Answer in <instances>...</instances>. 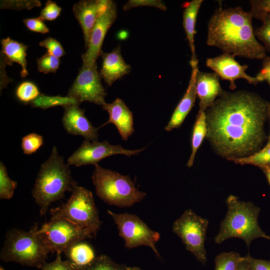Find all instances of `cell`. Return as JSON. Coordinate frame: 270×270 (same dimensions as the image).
<instances>
[{
  "mask_svg": "<svg viewBox=\"0 0 270 270\" xmlns=\"http://www.w3.org/2000/svg\"><path fill=\"white\" fill-rule=\"evenodd\" d=\"M269 104L254 92L224 91L206 111V138L215 152L231 161L262 149Z\"/></svg>",
  "mask_w": 270,
  "mask_h": 270,
  "instance_id": "1",
  "label": "cell"
},
{
  "mask_svg": "<svg viewBox=\"0 0 270 270\" xmlns=\"http://www.w3.org/2000/svg\"><path fill=\"white\" fill-rule=\"evenodd\" d=\"M250 12L237 6L216 8L208 23L206 44L223 53L251 60L264 59L266 50L256 40Z\"/></svg>",
  "mask_w": 270,
  "mask_h": 270,
  "instance_id": "2",
  "label": "cell"
},
{
  "mask_svg": "<svg viewBox=\"0 0 270 270\" xmlns=\"http://www.w3.org/2000/svg\"><path fill=\"white\" fill-rule=\"evenodd\" d=\"M69 166L54 146L50 156L40 166L32 190L41 216L46 213L52 202L62 198L66 192H72L78 184L72 177Z\"/></svg>",
  "mask_w": 270,
  "mask_h": 270,
  "instance_id": "3",
  "label": "cell"
},
{
  "mask_svg": "<svg viewBox=\"0 0 270 270\" xmlns=\"http://www.w3.org/2000/svg\"><path fill=\"white\" fill-rule=\"evenodd\" d=\"M228 211L220 224V230L214 238V242L220 244L232 238L244 240L249 248L254 239L269 236L260 228L258 224L260 208L252 202H244L234 195H230L226 200Z\"/></svg>",
  "mask_w": 270,
  "mask_h": 270,
  "instance_id": "4",
  "label": "cell"
},
{
  "mask_svg": "<svg viewBox=\"0 0 270 270\" xmlns=\"http://www.w3.org/2000/svg\"><path fill=\"white\" fill-rule=\"evenodd\" d=\"M38 229L36 224L28 231L12 228L8 232L0 252L1 260L41 268L50 252Z\"/></svg>",
  "mask_w": 270,
  "mask_h": 270,
  "instance_id": "5",
  "label": "cell"
},
{
  "mask_svg": "<svg viewBox=\"0 0 270 270\" xmlns=\"http://www.w3.org/2000/svg\"><path fill=\"white\" fill-rule=\"evenodd\" d=\"M96 195L104 202L119 208H128L140 202L146 194L135 186L127 175L98 164L95 166L92 176Z\"/></svg>",
  "mask_w": 270,
  "mask_h": 270,
  "instance_id": "6",
  "label": "cell"
},
{
  "mask_svg": "<svg viewBox=\"0 0 270 270\" xmlns=\"http://www.w3.org/2000/svg\"><path fill=\"white\" fill-rule=\"evenodd\" d=\"M51 217L66 218L96 236L102 224L92 192L78 184L64 204L50 210Z\"/></svg>",
  "mask_w": 270,
  "mask_h": 270,
  "instance_id": "7",
  "label": "cell"
},
{
  "mask_svg": "<svg viewBox=\"0 0 270 270\" xmlns=\"http://www.w3.org/2000/svg\"><path fill=\"white\" fill-rule=\"evenodd\" d=\"M38 232L50 252H64L72 244L94 236L92 232L82 228L68 220L60 217H51Z\"/></svg>",
  "mask_w": 270,
  "mask_h": 270,
  "instance_id": "8",
  "label": "cell"
},
{
  "mask_svg": "<svg viewBox=\"0 0 270 270\" xmlns=\"http://www.w3.org/2000/svg\"><path fill=\"white\" fill-rule=\"evenodd\" d=\"M208 225L207 219L187 209L172 226L173 232L182 240L186 250L203 264L207 262L204 241Z\"/></svg>",
  "mask_w": 270,
  "mask_h": 270,
  "instance_id": "9",
  "label": "cell"
},
{
  "mask_svg": "<svg viewBox=\"0 0 270 270\" xmlns=\"http://www.w3.org/2000/svg\"><path fill=\"white\" fill-rule=\"evenodd\" d=\"M117 226L119 236L124 242V246L132 248L141 246H148L160 258L156 244L160 238V234L152 230L135 214L124 212L117 214L108 210Z\"/></svg>",
  "mask_w": 270,
  "mask_h": 270,
  "instance_id": "10",
  "label": "cell"
},
{
  "mask_svg": "<svg viewBox=\"0 0 270 270\" xmlns=\"http://www.w3.org/2000/svg\"><path fill=\"white\" fill-rule=\"evenodd\" d=\"M146 148L128 150L120 145H113L107 140L102 142L84 140L81 146L68 158L67 164L80 166L88 164L98 165L102 160L113 155L124 154L128 156L137 155Z\"/></svg>",
  "mask_w": 270,
  "mask_h": 270,
  "instance_id": "11",
  "label": "cell"
},
{
  "mask_svg": "<svg viewBox=\"0 0 270 270\" xmlns=\"http://www.w3.org/2000/svg\"><path fill=\"white\" fill-rule=\"evenodd\" d=\"M101 78L96 64L90 66H82L68 96L74 98L80 104L88 102L103 106L106 104V94Z\"/></svg>",
  "mask_w": 270,
  "mask_h": 270,
  "instance_id": "12",
  "label": "cell"
},
{
  "mask_svg": "<svg viewBox=\"0 0 270 270\" xmlns=\"http://www.w3.org/2000/svg\"><path fill=\"white\" fill-rule=\"evenodd\" d=\"M117 7L112 0H108L106 6L98 17L92 30L86 52L82 54V65L90 66L96 64L102 52L104 37L117 17Z\"/></svg>",
  "mask_w": 270,
  "mask_h": 270,
  "instance_id": "13",
  "label": "cell"
},
{
  "mask_svg": "<svg viewBox=\"0 0 270 270\" xmlns=\"http://www.w3.org/2000/svg\"><path fill=\"white\" fill-rule=\"evenodd\" d=\"M234 56L233 54L223 53L214 58H207L206 66L212 70L222 80H228L231 90L236 89L235 81L239 78L244 79L254 85L258 83L256 77L251 76L246 72L248 66L240 64L235 60Z\"/></svg>",
  "mask_w": 270,
  "mask_h": 270,
  "instance_id": "14",
  "label": "cell"
},
{
  "mask_svg": "<svg viewBox=\"0 0 270 270\" xmlns=\"http://www.w3.org/2000/svg\"><path fill=\"white\" fill-rule=\"evenodd\" d=\"M62 122L70 134L83 136L85 140L98 141L99 128H95L84 114V110L78 104L66 106Z\"/></svg>",
  "mask_w": 270,
  "mask_h": 270,
  "instance_id": "15",
  "label": "cell"
},
{
  "mask_svg": "<svg viewBox=\"0 0 270 270\" xmlns=\"http://www.w3.org/2000/svg\"><path fill=\"white\" fill-rule=\"evenodd\" d=\"M108 2V0H84L74 5L73 12L82 28L86 49L92 30Z\"/></svg>",
  "mask_w": 270,
  "mask_h": 270,
  "instance_id": "16",
  "label": "cell"
},
{
  "mask_svg": "<svg viewBox=\"0 0 270 270\" xmlns=\"http://www.w3.org/2000/svg\"><path fill=\"white\" fill-rule=\"evenodd\" d=\"M219 78V76L215 72L198 70L196 76V92L200 100L198 111L206 112L213 106L216 98H219L224 92Z\"/></svg>",
  "mask_w": 270,
  "mask_h": 270,
  "instance_id": "17",
  "label": "cell"
},
{
  "mask_svg": "<svg viewBox=\"0 0 270 270\" xmlns=\"http://www.w3.org/2000/svg\"><path fill=\"white\" fill-rule=\"evenodd\" d=\"M102 107L104 110L108 112L109 118L100 127L110 123L113 124L122 138L124 140H128L134 132L132 112L120 98H116L111 103H106Z\"/></svg>",
  "mask_w": 270,
  "mask_h": 270,
  "instance_id": "18",
  "label": "cell"
},
{
  "mask_svg": "<svg viewBox=\"0 0 270 270\" xmlns=\"http://www.w3.org/2000/svg\"><path fill=\"white\" fill-rule=\"evenodd\" d=\"M100 56L102 58V64L100 74L109 86L130 72L131 66L122 56L120 46L110 52L102 51Z\"/></svg>",
  "mask_w": 270,
  "mask_h": 270,
  "instance_id": "19",
  "label": "cell"
},
{
  "mask_svg": "<svg viewBox=\"0 0 270 270\" xmlns=\"http://www.w3.org/2000/svg\"><path fill=\"white\" fill-rule=\"evenodd\" d=\"M198 70V66L192 68V73L188 88L165 127L166 131H170L174 128H180L194 106L196 96V76Z\"/></svg>",
  "mask_w": 270,
  "mask_h": 270,
  "instance_id": "20",
  "label": "cell"
},
{
  "mask_svg": "<svg viewBox=\"0 0 270 270\" xmlns=\"http://www.w3.org/2000/svg\"><path fill=\"white\" fill-rule=\"evenodd\" d=\"M202 2V0H192L184 2L182 6L184 8L182 25L190 50L191 68L197 66L198 62L196 52L194 36L196 33V24L197 15Z\"/></svg>",
  "mask_w": 270,
  "mask_h": 270,
  "instance_id": "21",
  "label": "cell"
},
{
  "mask_svg": "<svg viewBox=\"0 0 270 270\" xmlns=\"http://www.w3.org/2000/svg\"><path fill=\"white\" fill-rule=\"evenodd\" d=\"M2 55L8 65L12 62L18 64L22 67L20 76L25 78L28 75L27 70L26 50L28 46L22 43L6 38L1 40Z\"/></svg>",
  "mask_w": 270,
  "mask_h": 270,
  "instance_id": "22",
  "label": "cell"
},
{
  "mask_svg": "<svg viewBox=\"0 0 270 270\" xmlns=\"http://www.w3.org/2000/svg\"><path fill=\"white\" fill-rule=\"evenodd\" d=\"M64 253L76 270L88 265L96 256L93 248L84 240L72 244Z\"/></svg>",
  "mask_w": 270,
  "mask_h": 270,
  "instance_id": "23",
  "label": "cell"
},
{
  "mask_svg": "<svg viewBox=\"0 0 270 270\" xmlns=\"http://www.w3.org/2000/svg\"><path fill=\"white\" fill-rule=\"evenodd\" d=\"M206 112L198 111L192 130V152L187 162L188 167H191L193 165L196 152L206 137Z\"/></svg>",
  "mask_w": 270,
  "mask_h": 270,
  "instance_id": "24",
  "label": "cell"
},
{
  "mask_svg": "<svg viewBox=\"0 0 270 270\" xmlns=\"http://www.w3.org/2000/svg\"><path fill=\"white\" fill-rule=\"evenodd\" d=\"M79 104L80 103L76 99L68 96H48L44 94H40L30 103L32 107L43 110L57 106L64 107L68 105Z\"/></svg>",
  "mask_w": 270,
  "mask_h": 270,
  "instance_id": "25",
  "label": "cell"
},
{
  "mask_svg": "<svg viewBox=\"0 0 270 270\" xmlns=\"http://www.w3.org/2000/svg\"><path fill=\"white\" fill-rule=\"evenodd\" d=\"M231 161L241 165H253L260 169L270 166V144H266L262 148L250 156Z\"/></svg>",
  "mask_w": 270,
  "mask_h": 270,
  "instance_id": "26",
  "label": "cell"
},
{
  "mask_svg": "<svg viewBox=\"0 0 270 270\" xmlns=\"http://www.w3.org/2000/svg\"><path fill=\"white\" fill-rule=\"evenodd\" d=\"M244 258L245 257L234 252H222L215 258L214 270H237Z\"/></svg>",
  "mask_w": 270,
  "mask_h": 270,
  "instance_id": "27",
  "label": "cell"
},
{
  "mask_svg": "<svg viewBox=\"0 0 270 270\" xmlns=\"http://www.w3.org/2000/svg\"><path fill=\"white\" fill-rule=\"evenodd\" d=\"M127 266L114 262L106 254L96 256L88 265L80 270H126Z\"/></svg>",
  "mask_w": 270,
  "mask_h": 270,
  "instance_id": "28",
  "label": "cell"
},
{
  "mask_svg": "<svg viewBox=\"0 0 270 270\" xmlns=\"http://www.w3.org/2000/svg\"><path fill=\"white\" fill-rule=\"evenodd\" d=\"M18 183L12 180L8 174L4 164L0 162V198L2 200L10 199L14 194Z\"/></svg>",
  "mask_w": 270,
  "mask_h": 270,
  "instance_id": "29",
  "label": "cell"
},
{
  "mask_svg": "<svg viewBox=\"0 0 270 270\" xmlns=\"http://www.w3.org/2000/svg\"><path fill=\"white\" fill-rule=\"evenodd\" d=\"M40 94L38 86L33 82L28 81L20 84L16 90L17 98L24 103L30 104Z\"/></svg>",
  "mask_w": 270,
  "mask_h": 270,
  "instance_id": "30",
  "label": "cell"
},
{
  "mask_svg": "<svg viewBox=\"0 0 270 270\" xmlns=\"http://www.w3.org/2000/svg\"><path fill=\"white\" fill-rule=\"evenodd\" d=\"M43 144V136L33 132L29 134L22 138L21 146L24 153L30 155L38 150Z\"/></svg>",
  "mask_w": 270,
  "mask_h": 270,
  "instance_id": "31",
  "label": "cell"
},
{
  "mask_svg": "<svg viewBox=\"0 0 270 270\" xmlns=\"http://www.w3.org/2000/svg\"><path fill=\"white\" fill-rule=\"evenodd\" d=\"M36 62L38 71L45 74L56 72L59 68L60 63L59 58L48 52L38 58Z\"/></svg>",
  "mask_w": 270,
  "mask_h": 270,
  "instance_id": "32",
  "label": "cell"
},
{
  "mask_svg": "<svg viewBox=\"0 0 270 270\" xmlns=\"http://www.w3.org/2000/svg\"><path fill=\"white\" fill-rule=\"evenodd\" d=\"M250 3V12L253 18L262 21L266 16L270 14V0H252Z\"/></svg>",
  "mask_w": 270,
  "mask_h": 270,
  "instance_id": "33",
  "label": "cell"
},
{
  "mask_svg": "<svg viewBox=\"0 0 270 270\" xmlns=\"http://www.w3.org/2000/svg\"><path fill=\"white\" fill-rule=\"evenodd\" d=\"M262 25L254 30V35L264 44V46L270 52V14L262 21Z\"/></svg>",
  "mask_w": 270,
  "mask_h": 270,
  "instance_id": "34",
  "label": "cell"
},
{
  "mask_svg": "<svg viewBox=\"0 0 270 270\" xmlns=\"http://www.w3.org/2000/svg\"><path fill=\"white\" fill-rule=\"evenodd\" d=\"M39 44L42 47L46 48L48 54L58 58H61L65 54L64 50L59 42L51 37L41 41Z\"/></svg>",
  "mask_w": 270,
  "mask_h": 270,
  "instance_id": "35",
  "label": "cell"
},
{
  "mask_svg": "<svg viewBox=\"0 0 270 270\" xmlns=\"http://www.w3.org/2000/svg\"><path fill=\"white\" fill-rule=\"evenodd\" d=\"M62 8L56 2L52 0L46 2L42 10L40 17L43 20H54L60 16Z\"/></svg>",
  "mask_w": 270,
  "mask_h": 270,
  "instance_id": "36",
  "label": "cell"
},
{
  "mask_svg": "<svg viewBox=\"0 0 270 270\" xmlns=\"http://www.w3.org/2000/svg\"><path fill=\"white\" fill-rule=\"evenodd\" d=\"M60 253H57L55 260L50 263H45L40 270H76L68 260H62Z\"/></svg>",
  "mask_w": 270,
  "mask_h": 270,
  "instance_id": "37",
  "label": "cell"
},
{
  "mask_svg": "<svg viewBox=\"0 0 270 270\" xmlns=\"http://www.w3.org/2000/svg\"><path fill=\"white\" fill-rule=\"evenodd\" d=\"M141 6H153L163 10H166V7L162 0H130L124 6V10H128L132 8Z\"/></svg>",
  "mask_w": 270,
  "mask_h": 270,
  "instance_id": "38",
  "label": "cell"
},
{
  "mask_svg": "<svg viewBox=\"0 0 270 270\" xmlns=\"http://www.w3.org/2000/svg\"><path fill=\"white\" fill-rule=\"evenodd\" d=\"M26 26L30 30L43 34L48 33L49 28L44 22V20L38 18H28L23 20Z\"/></svg>",
  "mask_w": 270,
  "mask_h": 270,
  "instance_id": "39",
  "label": "cell"
},
{
  "mask_svg": "<svg viewBox=\"0 0 270 270\" xmlns=\"http://www.w3.org/2000/svg\"><path fill=\"white\" fill-rule=\"evenodd\" d=\"M245 258L250 270H270V260L254 258L250 254Z\"/></svg>",
  "mask_w": 270,
  "mask_h": 270,
  "instance_id": "40",
  "label": "cell"
},
{
  "mask_svg": "<svg viewBox=\"0 0 270 270\" xmlns=\"http://www.w3.org/2000/svg\"><path fill=\"white\" fill-rule=\"evenodd\" d=\"M256 78L258 82L266 80L270 86V56L263 59L262 68Z\"/></svg>",
  "mask_w": 270,
  "mask_h": 270,
  "instance_id": "41",
  "label": "cell"
},
{
  "mask_svg": "<svg viewBox=\"0 0 270 270\" xmlns=\"http://www.w3.org/2000/svg\"><path fill=\"white\" fill-rule=\"evenodd\" d=\"M237 270H250L248 262L246 260V258L240 264Z\"/></svg>",
  "mask_w": 270,
  "mask_h": 270,
  "instance_id": "42",
  "label": "cell"
},
{
  "mask_svg": "<svg viewBox=\"0 0 270 270\" xmlns=\"http://www.w3.org/2000/svg\"><path fill=\"white\" fill-rule=\"evenodd\" d=\"M266 176L268 182L270 186V166H268L261 169Z\"/></svg>",
  "mask_w": 270,
  "mask_h": 270,
  "instance_id": "43",
  "label": "cell"
},
{
  "mask_svg": "<svg viewBox=\"0 0 270 270\" xmlns=\"http://www.w3.org/2000/svg\"><path fill=\"white\" fill-rule=\"evenodd\" d=\"M126 270H142L140 268L136 266H127Z\"/></svg>",
  "mask_w": 270,
  "mask_h": 270,
  "instance_id": "44",
  "label": "cell"
},
{
  "mask_svg": "<svg viewBox=\"0 0 270 270\" xmlns=\"http://www.w3.org/2000/svg\"><path fill=\"white\" fill-rule=\"evenodd\" d=\"M268 118L270 120V114H268ZM266 145H270V136H268V142L266 144Z\"/></svg>",
  "mask_w": 270,
  "mask_h": 270,
  "instance_id": "45",
  "label": "cell"
},
{
  "mask_svg": "<svg viewBox=\"0 0 270 270\" xmlns=\"http://www.w3.org/2000/svg\"><path fill=\"white\" fill-rule=\"evenodd\" d=\"M268 114H270V102L268 108Z\"/></svg>",
  "mask_w": 270,
  "mask_h": 270,
  "instance_id": "46",
  "label": "cell"
},
{
  "mask_svg": "<svg viewBox=\"0 0 270 270\" xmlns=\"http://www.w3.org/2000/svg\"><path fill=\"white\" fill-rule=\"evenodd\" d=\"M0 270H5L2 266H0Z\"/></svg>",
  "mask_w": 270,
  "mask_h": 270,
  "instance_id": "47",
  "label": "cell"
},
{
  "mask_svg": "<svg viewBox=\"0 0 270 270\" xmlns=\"http://www.w3.org/2000/svg\"><path fill=\"white\" fill-rule=\"evenodd\" d=\"M268 240H270V236H269V238H268Z\"/></svg>",
  "mask_w": 270,
  "mask_h": 270,
  "instance_id": "48",
  "label": "cell"
}]
</instances>
